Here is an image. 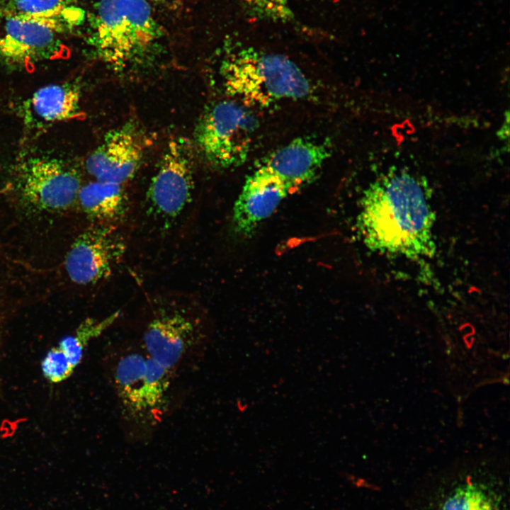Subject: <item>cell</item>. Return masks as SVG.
<instances>
[{"label":"cell","mask_w":510,"mask_h":510,"mask_svg":"<svg viewBox=\"0 0 510 510\" xmlns=\"http://www.w3.org/2000/svg\"><path fill=\"white\" fill-rule=\"evenodd\" d=\"M143 151L139 130L129 122L105 135L87 157L86 169L95 180L123 184L135 175Z\"/></svg>","instance_id":"obj_10"},{"label":"cell","mask_w":510,"mask_h":510,"mask_svg":"<svg viewBox=\"0 0 510 510\" xmlns=\"http://www.w3.org/2000/svg\"><path fill=\"white\" fill-rule=\"evenodd\" d=\"M424 510H506L500 482L476 475L439 484Z\"/></svg>","instance_id":"obj_13"},{"label":"cell","mask_w":510,"mask_h":510,"mask_svg":"<svg viewBox=\"0 0 510 510\" xmlns=\"http://www.w3.org/2000/svg\"><path fill=\"white\" fill-rule=\"evenodd\" d=\"M435 215L424 186L410 174L390 170L370 184L361 200L358 227L370 249L409 259L435 251Z\"/></svg>","instance_id":"obj_1"},{"label":"cell","mask_w":510,"mask_h":510,"mask_svg":"<svg viewBox=\"0 0 510 510\" xmlns=\"http://www.w3.org/2000/svg\"><path fill=\"white\" fill-rule=\"evenodd\" d=\"M244 8L254 18L288 22L294 15L289 6V0H239Z\"/></svg>","instance_id":"obj_19"},{"label":"cell","mask_w":510,"mask_h":510,"mask_svg":"<svg viewBox=\"0 0 510 510\" xmlns=\"http://www.w3.org/2000/svg\"><path fill=\"white\" fill-rule=\"evenodd\" d=\"M84 17V11L72 0H0V18L37 22L59 34L77 28Z\"/></svg>","instance_id":"obj_17"},{"label":"cell","mask_w":510,"mask_h":510,"mask_svg":"<svg viewBox=\"0 0 510 510\" xmlns=\"http://www.w3.org/2000/svg\"><path fill=\"white\" fill-rule=\"evenodd\" d=\"M219 72L226 93L246 107L268 108L286 100L307 98L313 92L310 80L293 61L251 47L227 53Z\"/></svg>","instance_id":"obj_2"},{"label":"cell","mask_w":510,"mask_h":510,"mask_svg":"<svg viewBox=\"0 0 510 510\" xmlns=\"http://www.w3.org/2000/svg\"><path fill=\"white\" fill-rule=\"evenodd\" d=\"M119 314L115 312L101 319L87 318L82 322L72 334L47 353L41 363L45 378L53 383L67 379L81 362L89 341L109 328Z\"/></svg>","instance_id":"obj_15"},{"label":"cell","mask_w":510,"mask_h":510,"mask_svg":"<svg viewBox=\"0 0 510 510\" xmlns=\"http://www.w3.org/2000/svg\"><path fill=\"white\" fill-rule=\"evenodd\" d=\"M170 371L148 356L125 355L115 371V385L123 406L135 415L154 412L164 402Z\"/></svg>","instance_id":"obj_8"},{"label":"cell","mask_w":510,"mask_h":510,"mask_svg":"<svg viewBox=\"0 0 510 510\" xmlns=\"http://www.w3.org/2000/svg\"><path fill=\"white\" fill-rule=\"evenodd\" d=\"M80 99V89L74 83L43 86L24 101V120L29 125L42 126L73 119L79 114Z\"/></svg>","instance_id":"obj_16"},{"label":"cell","mask_w":510,"mask_h":510,"mask_svg":"<svg viewBox=\"0 0 510 510\" xmlns=\"http://www.w3.org/2000/svg\"><path fill=\"white\" fill-rule=\"evenodd\" d=\"M191 147L183 137L171 140L149 185L147 212L163 225L176 220L190 203L193 190Z\"/></svg>","instance_id":"obj_5"},{"label":"cell","mask_w":510,"mask_h":510,"mask_svg":"<svg viewBox=\"0 0 510 510\" xmlns=\"http://www.w3.org/2000/svg\"><path fill=\"white\" fill-rule=\"evenodd\" d=\"M59 33L45 25L12 18H0V63L27 67L53 59L62 51Z\"/></svg>","instance_id":"obj_9"},{"label":"cell","mask_w":510,"mask_h":510,"mask_svg":"<svg viewBox=\"0 0 510 510\" xmlns=\"http://www.w3.org/2000/svg\"><path fill=\"white\" fill-rule=\"evenodd\" d=\"M330 154L328 143L300 137L268 155L261 166L293 192L312 181Z\"/></svg>","instance_id":"obj_14"},{"label":"cell","mask_w":510,"mask_h":510,"mask_svg":"<svg viewBox=\"0 0 510 510\" xmlns=\"http://www.w3.org/2000/svg\"><path fill=\"white\" fill-rule=\"evenodd\" d=\"M18 196L28 207L44 212L71 208L81 187L79 173L62 160L50 157L28 158L16 176Z\"/></svg>","instance_id":"obj_6"},{"label":"cell","mask_w":510,"mask_h":510,"mask_svg":"<svg viewBox=\"0 0 510 510\" xmlns=\"http://www.w3.org/2000/svg\"><path fill=\"white\" fill-rule=\"evenodd\" d=\"M125 248L116 229L111 224L100 223L76 237L65 256L64 268L72 282L94 284L110 276Z\"/></svg>","instance_id":"obj_7"},{"label":"cell","mask_w":510,"mask_h":510,"mask_svg":"<svg viewBox=\"0 0 510 510\" xmlns=\"http://www.w3.org/2000/svg\"><path fill=\"white\" fill-rule=\"evenodd\" d=\"M291 191L277 177L259 166L246 179L232 212V225L239 235L252 234L270 217Z\"/></svg>","instance_id":"obj_11"},{"label":"cell","mask_w":510,"mask_h":510,"mask_svg":"<svg viewBox=\"0 0 510 510\" xmlns=\"http://www.w3.org/2000/svg\"><path fill=\"white\" fill-rule=\"evenodd\" d=\"M77 200L87 216L103 224L120 220L127 209L122 184L112 182L95 180L81 186Z\"/></svg>","instance_id":"obj_18"},{"label":"cell","mask_w":510,"mask_h":510,"mask_svg":"<svg viewBox=\"0 0 510 510\" xmlns=\"http://www.w3.org/2000/svg\"><path fill=\"white\" fill-rule=\"evenodd\" d=\"M158 38V26L147 0L99 1L91 43L113 69L141 61Z\"/></svg>","instance_id":"obj_3"},{"label":"cell","mask_w":510,"mask_h":510,"mask_svg":"<svg viewBox=\"0 0 510 510\" xmlns=\"http://www.w3.org/2000/svg\"><path fill=\"white\" fill-rule=\"evenodd\" d=\"M196 323L181 308L161 309L144 333L147 356L171 370L191 345L197 331Z\"/></svg>","instance_id":"obj_12"},{"label":"cell","mask_w":510,"mask_h":510,"mask_svg":"<svg viewBox=\"0 0 510 510\" xmlns=\"http://www.w3.org/2000/svg\"><path fill=\"white\" fill-rule=\"evenodd\" d=\"M257 128L258 122L246 106L237 100H222L201 115L194 138L210 166L230 169L245 162Z\"/></svg>","instance_id":"obj_4"}]
</instances>
